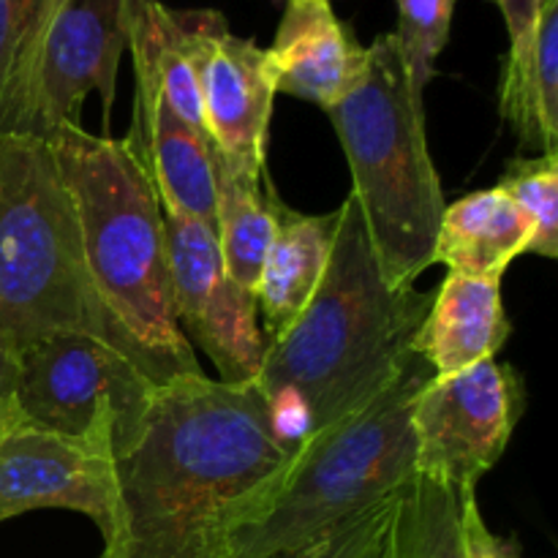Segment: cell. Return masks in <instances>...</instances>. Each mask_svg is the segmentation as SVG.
<instances>
[{
	"instance_id": "1",
	"label": "cell",
	"mask_w": 558,
	"mask_h": 558,
	"mask_svg": "<svg viewBox=\"0 0 558 558\" xmlns=\"http://www.w3.org/2000/svg\"><path fill=\"white\" fill-rule=\"evenodd\" d=\"M289 456L254 381H167L136 445L114 458L118 532L104 556L223 558L229 523Z\"/></svg>"
},
{
	"instance_id": "17",
	"label": "cell",
	"mask_w": 558,
	"mask_h": 558,
	"mask_svg": "<svg viewBox=\"0 0 558 558\" xmlns=\"http://www.w3.org/2000/svg\"><path fill=\"white\" fill-rule=\"evenodd\" d=\"M532 227L510 194L494 189L474 191L445 207L436 234L434 265L447 272L477 278H501L507 267L526 254Z\"/></svg>"
},
{
	"instance_id": "24",
	"label": "cell",
	"mask_w": 558,
	"mask_h": 558,
	"mask_svg": "<svg viewBox=\"0 0 558 558\" xmlns=\"http://www.w3.org/2000/svg\"><path fill=\"white\" fill-rule=\"evenodd\" d=\"M534 114L543 153H558V0H543L532 60Z\"/></svg>"
},
{
	"instance_id": "6",
	"label": "cell",
	"mask_w": 558,
	"mask_h": 558,
	"mask_svg": "<svg viewBox=\"0 0 558 558\" xmlns=\"http://www.w3.org/2000/svg\"><path fill=\"white\" fill-rule=\"evenodd\" d=\"M327 114L381 276L392 289L414 287L434 265L447 202L425 140V101L412 90L392 33L376 36L360 85Z\"/></svg>"
},
{
	"instance_id": "4",
	"label": "cell",
	"mask_w": 558,
	"mask_h": 558,
	"mask_svg": "<svg viewBox=\"0 0 558 558\" xmlns=\"http://www.w3.org/2000/svg\"><path fill=\"white\" fill-rule=\"evenodd\" d=\"M80 223L93 287L158 385L202 374L174 319L167 232L156 189L125 140L63 125L49 136Z\"/></svg>"
},
{
	"instance_id": "7",
	"label": "cell",
	"mask_w": 558,
	"mask_h": 558,
	"mask_svg": "<svg viewBox=\"0 0 558 558\" xmlns=\"http://www.w3.org/2000/svg\"><path fill=\"white\" fill-rule=\"evenodd\" d=\"M9 414L80 436L101 412L114 414V458L145 428L158 387L120 349L85 332H52L16 357Z\"/></svg>"
},
{
	"instance_id": "21",
	"label": "cell",
	"mask_w": 558,
	"mask_h": 558,
	"mask_svg": "<svg viewBox=\"0 0 558 558\" xmlns=\"http://www.w3.org/2000/svg\"><path fill=\"white\" fill-rule=\"evenodd\" d=\"M510 33V52L505 58L499 87V109L510 120L523 145H537V114L532 93V60L543 0H496Z\"/></svg>"
},
{
	"instance_id": "18",
	"label": "cell",
	"mask_w": 558,
	"mask_h": 558,
	"mask_svg": "<svg viewBox=\"0 0 558 558\" xmlns=\"http://www.w3.org/2000/svg\"><path fill=\"white\" fill-rule=\"evenodd\" d=\"M213 153L216 172V234L229 278L254 292L262 262L276 234L278 191L267 167Z\"/></svg>"
},
{
	"instance_id": "13",
	"label": "cell",
	"mask_w": 558,
	"mask_h": 558,
	"mask_svg": "<svg viewBox=\"0 0 558 558\" xmlns=\"http://www.w3.org/2000/svg\"><path fill=\"white\" fill-rule=\"evenodd\" d=\"M265 63L276 93L327 112L360 85L368 47L338 20L330 0H289L276 38L265 49Z\"/></svg>"
},
{
	"instance_id": "19",
	"label": "cell",
	"mask_w": 558,
	"mask_h": 558,
	"mask_svg": "<svg viewBox=\"0 0 558 558\" xmlns=\"http://www.w3.org/2000/svg\"><path fill=\"white\" fill-rule=\"evenodd\" d=\"M387 558H463L461 499L414 474L392 507Z\"/></svg>"
},
{
	"instance_id": "23",
	"label": "cell",
	"mask_w": 558,
	"mask_h": 558,
	"mask_svg": "<svg viewBox=\"0 0 558 558\" xmlns=\"http://www.w3.org/2000/svg\"><path fill=\"white\" fill-rule=\"evenodd\" d=\"M396 41L407 65L412 90L420 98L436 74V58L447 47L456 0H396Z\"/></svg>"
},
{
	"instance_id": "26",
	"label": "cell",
	"mask_w": 558,
	"mask_h": 558,
	"mask_svg": "<svg viewBox=\"0 0 558 558\" xmlns=\"http://www.w3.org/2000/svg\"><path fill=\"white\" fill-rule=\"evenodd\" d=\"M461 499V539L463 558H521V545L512 537H499L490 532L480 512L477 494L458 496Z\"/></svg>"
},
{
	"instance_id": "2",
	"label": "cell",
	"mask_w": 558,
	"mask_h": 558,
	"mask_svg": "<svg viewBox=\"0 0 558 558\" xmlns=\"http://www.w3.org/2000/svg\"><path fill=\"white\" fill-rule=\"evenodd\" d=\"M434 292L392 289L363 213L349 194L319 289L294 325L267 343L254 387L289 452L379 396L412 354Z\"/></svg>"
},
{
	"instance_id": "14",
	"label": "cell",
	"mask_w": 558,
	"mask_h": 558,
	"mask_svg": "<svg viewBox=\"0 0 558 558\" xmlns=\"http://www.w3.org/2000/svg\"><path fill=\"white\" fill-rule=\"evenodd\" d=\"M136 76L134 120L125 142L156 189L161 210L183 213L216 229V172L210 142L185 123L156 82Z\"/></svg>"
},
{
	"instance_id": "25",
	"label": "cell",
	"mask_w": 558,
	"mask_h": 558,
	"mask_svg": "<svg viewBox=\"0 0 558 558\" xmlns=\"http://www.w3.org/2000/svg\"><path fill=\"white\" fill-rule=\"evenodd\" d=\"M396 499L376 507V510L365 512V515L354 518L352 523L341 526L336 534L322 539V543L311 545V548L300 550V554L281 558H365L368 550L374 548L376 539L381 537V532H385L387 521H390L392 515V507H396Z\"/></svg>"
},
{
	"instance_id": "10",
	"label": "cell",
	"mask_w": 558,
	"mask_h": 558,
	"mask_svg": "<svg viewBox=\"0 0 558 558\" xmlns=\"http://www.w3.org/2000/svg\"><path fill=\"white\" fill-rule=\"evenodd\" d=\"M161 213L180 332L210 354L218 381L251 385L267 352L254 292L229 278L216 229L183 213Z\"/></svg>"
},
{
	"instance_id": "12",
	"label": "cell",
	"mask_w": 558,
	"mask_h": 558,
	"mask_svg": "<svg viewBox=\"0 0 558 558\" xmlns=\"http://www.w3.org/2000/svg\"><path fill=\"white\" fill-rule=\"evenodd\" d=\"M199 85L202 123L216 153L265 167L276 87L265 49L234 36L218 11H174Z\"/></svg>"
},
{
	"instance_id": "29",
	"label": "cell",
	"mask_w": 558,
	"mask_h": 558,
	"mask_svg": "<svg viewBox=\"0 0 558 558\" xmlns=\"http://www.w3.org/2000/svg\"><path fill=\"white\" fill-rule=\"evenodd\" d=\"M98 558H107V556H104V554H101V556H98Z\"/></svg>"
},
{
	"instance_id": "28",
	"label": "cell",
	"mask_w": 558,
	"mask_h": 558,
	"mask_svg": "<svg viewBox=\"0 0 558 558\" xmlns=\"http://www.w3.org/2000/svg\"><path fill=\"white\" fill-rule=\"evenodd\" d=\"M387 526H390V521H387ZM387 526H385V532H381V537L376 539L374 548L368 550V556H365V558H387Z\"/></svg>"
},
{
	"instance_id": "15",
	"label": "cell",
	"mask_w": 558,
	"mask_h": 558,
	"mask_svg": "<svg viewBox=\"0 0 558 558\" xmlns=\"http://www.w3.org/2000/svg\"><path fill=\"white\" fill-rule=\"evenodd\" d=\"M512 325L501 303V278L447 272L412 341L434 376H452L496 360Z\"/></svg>"
},
{
	"instance_id": "8",
	"label": "cell",
	"mask_w": 558,
	"mask_h": 558,
	"mask_svg": "<svg viewBox=\"0 0 558 558\" xmlns=\"http://www.w3.org/2000/svg\"><path fill=\"white\" fill-rule=\"evenodd\" d=\"M523 401L521 374L496 360L430 376L412 403L414 474L456 496L477 494L515 434Z\"/></svg>"
},
{
	"instance_id": "16",
	"label": "cell",
	"mask_w": 558,
	"mask_h": 558,
	"mask_svg": "<svg viewBox=\"0 0 558 558\" xmlns=\"http://www.w3.org/2000/svg\"><path fill=\"white\" fill-rule=\"evenodd\" d=\"M338 223L341 207L327 216H305L278 199L276 234L254 287L265 343L278 341L316 294L330 262Z\"/></svg>"
},
{
	"instance_id": "22",
	"label": "cell",
	"mask_w": 558,
	"mask_h": 558,
	"mask_svg": "<svg viewBox=\"0 0 558 558\" xmlns=\"http://www.w3.org/2000/svg\"><path fill=\"white\" fill-rule=\"evenodd\" d=\"M499 189L510 194L529 218L532 240L526 254L556 259L558 256V153L537 158H515L507 163Z\"/></svg>"
},
{
	"instance_id": "20",
	"label": "cell",
	"mask_w": 558,
	"mask_h": 558,
	"mask_svg": "<svg viewBox=\"0 0 558 558\" xmlns=\"http://www.w3.org/2000/svg\"><path fill=\"white\" fill-rule=\"evenodd\" d=\"M60 0H0V136L14 134L27 76Z\"/></svg>"
},
{
	"instance_id": "27",
	"label": "cell",
	"mask_w": 558,
	"mask_h": 558,
	"mask_svg": "<svg viewBox=\"0 0 558 558\" xmlns=\"http://www.w3.org/2000/svg\"><path fill=\"white\" fill-rule=\"evenodd\" d=\"M14 374H16V365L9 354L3 352L0 347V425H3L5 412H9V403H11V390H14Z\"/></svg>"
},
{
	"instance_id": "11",
	"label": "cell",
	"mask_w": 558,
	"mask_h": 558,
	"mask_svg": "<svg viewBox=\"0 0 558 558\" xmlns=\"http://www.w3.org/2000/svg\"><path fill=\"white\" fill-rule=\"evenodd\" d=\"M123 49L125 0H60L38 44L14 134L49 140L63 125H80L93 90L101 93L109 120Z\"/></svg>"
},
{
	"instance_id": "9",
	"label": "cell",
	"mask_w": 558,
	"mask_h": 558,
	"mask_svg": "<svg viewBox=\"0 0 558 558\" xmlns=\"http://www.w3.org/2000/svg\"><path fill=\"white\" fill-rule=\"evenodd\" d=\"M31 510H74L109 545L118 532L114 414L101 412L80 436L22 423L0 425V523Z\"/></svg>"
},
{
	"instance_id": "3",
	"label": "cell",
	"mask_w": 558,
	"mask_h": 558,
	"mask_svg": "<svg viewBox=\"0 0 558 558\" xmlns=\"http://www.w3.org/2000/svg\"><path fill=\"white\" fill-rule=\"evenodd\" d=\"M434 376L409 354L357 412L314 430L229 523L223 558H281L387 505L414 480L412 403Z\"/></svg>"
},
{
	"instance_id": "5",
	"label": "cell",
	"mask_w": 558,
	"mask_h": 558,
	"mask_svg": "<svg viewBox=\"0 0 558 558\" xmlns=\"http://www.w3.org/2000/svg\"><path fill=\"white\" fill-rule=\"evenodd\" d=\"M52 332L101 338L153 379L140 349L93 287L80 223L52 145L38 136L3 134L0 347L16 363L20 354Z\"/></svg>"
}]
</instances>
